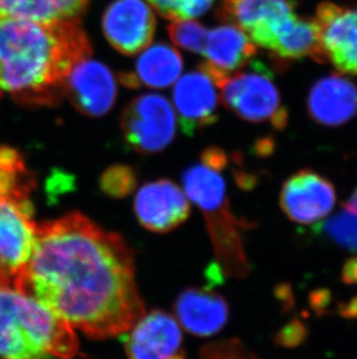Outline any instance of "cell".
Wrapping results in <instances>:
<instances>
[{
  "label": "cell",
  "mask_w": 357,
  "mask_h": 359,
  "mask_svg": "<svg viewBox=\"0 0 357 359\" xmlns=\"http://www.w3.org/2000/svg\"><path fill=\"white\" fill-rule=\"evenodd\" d=\"M12 283L91 339L128 332L145 314L128 244L78 212L37 224Z\"/></svg>",
  "instance_id": "1"
},
{
  "label": "cell",
  "mask_w": 357,
  "mask_h": 359,
  "mask_svg": "<svg viewBox=\"0 0 357 359\" xmlns=\"http://www.w3.org/2000/svg\"><path fill=\"white\" fill-rule=\"evenodd\" d=\"M92 53L79 19H0V91L24 107L56 106L70 70Z\"/></svg>",
  "instance_id": "2"
},
{
  "label": "cell",
  "mask_w": 357,
  "mask_h": 359,
  "mask_svg": "<svg viewBox=\"0 0 357 359\" xmlns=\"http://www.w3.org/2000/svg\"><path fill=\"white\" fill-rule=\"evenodd\" d=\"M74 328L12 281L0 280V359H72Z\"/></svg>",
  "instance_id": "3"
},
{
  "label": "cell",
  "mask_w": 357,
  "mask_h": 359,
  "mask_svg": "<svg viewBox=\"0 0 357 359\" xmlns=\"http://www.w3.org/2000/svg\"><path fill=\"white\" fill-rule=\"evenodd\" d=\"M220 172L222 170L201 162L186 170L182 183L187 198L204 215L217 258L216 265L223 276L244 278L250 271L244 233L252 228V224L240 220L231 212L225 180Z\"/></svg>",
  "instance_id": "4"
},
{
  "label": "cell",
  "mask_w": 357,
  "mask_h": 359,
  "mask_svg": "<svg viewBox=\"0 0 357 359\" xmlns=\"http://www.w3.org/2000/svg\"><path fill=\"white\" fill-rule=\"evenodd\" d=\"M246 68L234 72L217 85L224 105L241 119L270 122L276 129L286 128L288 112L272 72L259 61H251Z\"/></svg>",
  "instance_id": "5"
},
{
  "label": "cell",
  "mask_w": 357,
  "mask_h": 359,
  "mask_svg": "<svg viewBox=\"0 0 357 359\" xmlns=\"http://www.w3.org/2000/svg\"><path fill=\"white\" fill-rule=\"evenodd\" d=\"M125 141L136 153L158 154L176 137V116L162 95L145 93L132 99L121 116Z\"/></svg>",
  "instance_id": "6"
},
{
  "label": "cell",
  "mask_w": 357,
  "mask_h": 359,
  "mask_svg": "<svg viewBox=\"0 0 357 359\" xmlns=\"http://www.w3.org/2000/svg\"><path fill=\"white\" fill-rule=\"evenodd\" d=\"M220 12L253 43L272 53L298 18L293 0H224Z\"/></svg>",
  "instance_id": "7"
},
{
  "label": "cell",
  "mask_w": 357,
  "mask_h": 359,
  "mask_svg": "<svg viewBox=\"0 0 357 359\" xmlns=\"http://www.w3.org/2000/svg\"><path fill=\"white\" fill-rule=\"evenodd\" d=\"M31 198L0 197V280H13L34 249L37 224Z\"/></svg>",
  "instance_id": "8"
},
{
  "label": "cell",
  "mask_w": 357,
  "mask_h": 359,
  "mask_svg": "<svg viewBox=\"0 0 357 359\" xmlns=\"http://www.w3.org/2000/svg\"><path fill=\"white\" fill-rule=\"evenodd\" d=\"M314 22L325 61L341 74L357 75V7L321 3Z\"/></svg>",
  "instance_id": "9"
},
{
  "label": "cell",
  "mask_w": 357,
  "mask_h": 359,
  "mask_svg": "<svg viewBox=\"0 0 357 359\" xmlns=\"http://www.w3.org/2000/svg\"><path fill=\"white\" fill-rule=\"evenodd\" d=\"M64 95L84 116H105L114 106L118 85L107 65L85 58L74 65L64 81Z\"/></svg>",
  "instance_id": "10"
},
{
  "label": "cell",
  "mask_w": 357,
  "mask_h": 359,
  "mask_svg": "<svg viewBox=\"0 0 357 359\" xmlns=\"http://www.w3.org/2000/svg\"><path fill=\"white\" fill-rule=\"evenodd\" d=\"M337 194L333 184L312 170H302L290 177L280 194L281 210L290 220L312 224L333 210Z\"/></svg>",
  "instance_id": "11"
},
{
  "label": "cell",
  "mask_w": 357,
  "mask_h": 359,
  "mask_svg": "<svg viewBox=\"0 0 357 359\" xmlns=\"http://www.w3.org/2000/svg\"><path fill=\"white\" fill-rule=\"evenodd\" d=\"M102 28L116 50L132 56L146 49L153 40L155 14L143 0H115L104 13Z\"/></svg>",
  "instance_id": "12"
},
{
  "label": "cell",
  "mask_w": 357,
  "mask_h": 359,
  "mask_svg": "<svg viewBox=\"0 0 357 359\" xmlns=\"http://www.w3.org/2000/svg\"><path fill=\"white\" fill-rule=\"evenodd\" d=\"M123 336L129 359H187L181 349V325L162 311H152Z\"/></svg>",
  "instance_id": "13"
},
{
  "label": "cell",
  "mask_w": 357,
  "mask_h": 359,
  "mask_svg": "<svg viewBox=\"0 0 357 359\" xmlns=\"http://www.w3.org/2000/svg\"><path fill=\"white\" fill-rule=\"evenodd\" d=\"M134 212L145 229L167 233L188 219L190 205L181 187L172 180H159L139 189L134 200Z\"/></svg>",
  "instance_id": "14"
},
{
  "label": "cell",
  "mask_w": 357,
  "mask_h": 359,
  "mask_svg": "<svg viewBox=\"0 0 357 359\" xmlns=\"http://www.w3.org/2000/svg\"><path fill=\"white\" fill-rule=\"evenodd\" d=\"M211 76L200 67L182 76L173 88V104L185 135L192 136L217 120L219 93Z\"/></svg>",
  "instance_id": "15"
},
{
  "label": "cell",
  "mask_w": 357,
  "mask_h": 359,
  "mask_svg": "<svg viewBox=\"0 0 357 359\" xmlns=\"http://www.w3.org/2000/svg\"><path fill=\"white\" fill-rule=\"evenodd\" d=\"M255 54V44L245 32L234 25H223L208 31L203 53L206 61L200 67L218 85L223 79L245 68Z\"/></svg>",
  "instance_id": "16"
},
{
  "label": "cell",
  "mask_w": 357,
  "mask_h": 359,
  "mask_svg": "<svg viewBox=\"0 0 357 359\" xmlns=\"http://www.w3.org/2000/svg\"><path fill=\"white\" fill-rule=\"evenodd\" d=\"M311 119L326 127H340L357 114V86L342 76L319 79L307 97Z\"/></svg>",
  "instance_id": "17"
},
{
  "label": "cell",
  "mask_w": 357,
  "mask_h": 359,
  "mask_svg": "<svg viewBox=\"0 0 357 359\" xmlns=\"http://www.w3.org/2000/svg\"><path fill=\"white\" fill-rule=\"evenodd\" d=\"M174 309L182 328L200 337L215 335L229 320L225 299L203 288L185 290L176 299Z\"/></svg>",
  "instance_id": "18"
},
{
  "label": "cell",
  "mask_w": 357,
  "mask_h": 359,
  "mask_svg": "<svg viewBox=\"0 0 357 359\" xmlns=\"http://www.w3.org/2000/svg\"><path fill=\"white\" fill-rule=\"evenodd\" d=\"M182 68L178 50L165 43L155 44L139 56L134 72L120 74V81L130 88H169L181 75Z\"/></svg>",
  "instance_id": "19"
},
{
  "label": "cell",
  "mask_w": 357,
  "mask_h": 359,
  "mask_svg": "<svg viewBox=\"0 0 357 359\" xmlns=\"http://www.w3.org/2000/svg\"><path fill=\"white\" fill-rule=\"evenodd\" d=\"M35 177L12 147L0 146V197L31 198Z\"/></svg>",
  "instance_id": "20"
},
{
  "label": "cell",
  "mask_w": 357,
  "mask_h": 359,
  "mask_svg": "<svg viewBox=\"0 0 357 359\" xmlns=\"http://www.w3.org/2000/svg\"><path fill=\"white\" fill-rule=\"evenodd\" d=\"M24 20L54 22L59 19H80L90 0H14Z\"/></svg>",
  "instance_id": "21"
},
{
  "label": "cell",
  "mask_w": 357,
  "mask_h": 359,
  "mask_svg": "<svg viewBox=\"0 0 357 359\" xmlns=\"http://www.w3.org/2000/svg\"><path fill=\"white\" fill-rule=\"evenodd\" d=\"M316 231L344 249L357 251V214L344 207Z\"/></svg>",
  "instance_id": "22"
},
{
  "label": "cell",
  "mask_w": 357,
  "mask_h": 359,
  "mask_svg": "<svg viewBox=\"0 0 357 359\" xmlns=\"http://www.w3.org/2000/svg\"><path fill=\"white\" fill-rule=\"evenodd\" d=\"M167 31L169 38L178 47L194 54L203 55L204 53L208 31L197 21L190 19L174 20Z\"/></svg>",
  "instance_id": "23"
},
{
  "label": "cell",
  "mask_w": 357,
  "mask_h": 359,
  "mask_svg": "<svg viewBox=\"0 0 357 359\" xmlns=\"http://www.w3.org/2000/svg\"><path fill=\"white\" fill-rule=\"evenodd\" d=\"M162 17L185 20L200 17L209 10L215 0H148Z\"/></svg>",
  "instance_id": "24"
},
{
  "label": "cell",
  "mask_w": 357,
  "mask_h": 359,
  "mask_svg": "<svg viewBox=\"0 0 357 359\" xmlns=\"http://www.w3.org/2000/svg\"><path fill=\"white\" fill-rule=\"evenodd\" d=\"M136 175L128 165H113L102 173L100 180L104 194L114 198L127 197L135 190Z\"/></svg>",
  "instance_id": "25"
},
{
  "label": "cell",
  "mask_w": 357,
  "mask_h": 359,
  "mask_svg": "<svg viewBox=\"0 0 357 359\" xmlns=\"http://www.w3.org/2000/svg\"><path fill=\"white\" fill-rule=\"evenodd\" d=\"M199 359H258L237 339L210 343L203 346Z\"/></svg>",
  "instance_id": "26"
},
{
  "label": "cell",
  "mask_w": 357,
  "mask_h": 359,
  "mask_svg": "<svg viewBox=\"0 0 357 359\" xmlns=\"http://www.w3.org/2000/svg\"><path fill=\"white\" fill-rule=\"evenodd\" d=\"M307 332L305 327L300 321L295 320L281 329L276 336V342L286 348H293L303 342L307 337Z\"/></svg>",
  "instance_id": "27"
},
{
  "label": "cell",
  "mask_w": 357,
  "mask_h": 359,
  "mask_svg": "<svg viewBox=\"0 0 357 359\" xmlns=\"http://www.w3.org/2000/svg\"><path fill=\"white\" fill-rule=\"evenodd\" d=\"M342 279L346 284H357V258H353L344 264Z\"/></svg>",
  "instance_id": "28"
},
{
  "label": "cell",
  "mask_w": 357,
  "mask_h": 359,
  "mask_svg": "<svg viewBox=\"0 0 357 359\" xmlns=\"http://www.w3.org/2000/svg\"><path fill=\"white\" fill-rule=\"evenodd\" d=\"M341 314L346 318H356L357 316V298L353 299L349 304L341 309Z\"/></svg>",
  "instance_id": "29"
},
{
  "label": "cell",
  "mask_w": 357,
  "mask_h": 359,
  "mask_svg": "<svg viewBox=\"0 0 357 359\" xmlns=\"http://www.w3.org/2000/svg\"><path fill=\"white\" fill-rule=\"evenodd\" d=\"M342 207L346 210H351L353 213L357 214V187Z\"/></svg>",
  "instance_id": "30"
},
{
  "label": "cell",
  "mask_w": 357,
  "mask_h": 359,
  "mask_svg": "<svg viewBox=\"0 0 357 359\" xmlns=\"http://www.w3.org/2000/svg\"><path fill=\"white\" fill-rule=\"evenodd\" d=\"M0 97H1V91H0Z\"/></svg>",
  "instance_id": "31"
}]
</instances>
